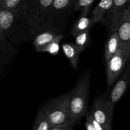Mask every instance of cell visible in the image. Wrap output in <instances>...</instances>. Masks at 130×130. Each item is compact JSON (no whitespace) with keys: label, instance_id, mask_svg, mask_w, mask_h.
I'll return each mask as SVG.
<instances>
[{"label":"cell","instance_id":"9c48e42d","mask_svg":"<svg viewBox=\"0 0 130 130\" xmlns=\"http://www.w3.org/2000/svg\"><path fill=\"white\" fill-rule=\"evenodd\" d=\"M17 52L13 43L6 38H0V73H4L12 63Z\"/></svg>","mask_w":130,"mask_h":130},{"label":"cell","instance_id":"8fae6325","mask_svg":"<svg viewBox=\"0 0 130 130\" xmlns=\"http://www.w3.org/2000/svg\"><path fill=\"white\" fill-rule=\"evenodd\" d=\"M59 33L50 30H43L34 36V46L36 51L42 52L43 50Z\"/></svg>","mask_w":130,"mask_h":130},{"label":"cell","instance_id":"7402d4cb","mask_svg":"<svg viewBox=\"0 0 130 130\" xmlns=\"http://www.w3.org/2000/svg\"><path fill=\"white\" fill-rule=\"evenodd\" d=\"M88 112V114L89 117H90V121H91V122L92 123L94 127H95V129H96V130H112V129H108V128H105V126H102V124H99V123H97V122H96V121H95V119H94L93 118L91 117V116L90 115V113H89L88 112Z\"/></svg>","mask_w":130,"mask_h":130},{"label":"cell","instance_id":"5bb4252c","mask_svg":"<svg viewBox=\"0 0 130 130\" xmlns=\"http://www.w3.org/2000/svg\"><path fill=\"white\" fill-rule=\"evenodd\" d=\"M120 48V42L117 31L112 32L105 45V60L107 62Z\"/></svg>","mask_w":130,"mask_h":130},{"label":"cell","instance_id":"52a82bcc","mask_svg":"<svg viewBox=\"0 0 130 130\" xmlns=\"http://www.w3.org/2000/svg\"><path fill=\"white\" fill-rule=\"evenodd\" d=\"M120 42V48L126 60L130 57V8L129 5L122 13L116 29Z\"/></svg>","mask_w":130,"mask_h":130},{"label":"cell","instance_id":"6da1fadb","mask_svg":"<svg viewBox=\"0 0 130 130\" xmlns=\"http://www.w3.org/2000/svg\"><path fill=\"white\" fill-rule=\"evenodd\" d=\"M0 29L3 36L15 44L29 41L36 35L25 5L14 10L0 9Z\"/></svg>","mask_w":130,"mask_h":130},{"label":"cell","instance_id":"5b68a950","mask_svg":"<svg viewBox=\"0 0 130 130\" xmlns=\"http://www.w3.org/2000/svg\"><path fill=\"white\" fill-rule=\"evenodd\" d=\"M53 0H28L25 8L36 34L43 30V24Z\"/></svg>","mask_w":130,"mask_h":130},{"label":"cell","instance_id":"d4e9b609","mask_svg":"<svg viewBox=\"0 0 130 130\" xmlns=\"http://www.w3.org/2000/svg\"><path fill=\"white\" fill-rule=\"evenodd\" d=\"M3 2V0H0V8H1V6H2Z\"/></svg>","mask_w":130,"mask_h":130},{"label":"cell","instance_id":"4fadbf2b","mask_svg":"<svg viewBox=\"0 0 130 130\" xmlns=\"http://www.w3.org/2000/svg\"><path fill=\"white\" fill-rule=\"evenodd\" d=\"M112 1L113 0H100L93 11L92 16L90 18L92 26L96 23L101 21L104 15L111 10Z\"/></svg>","mask_w":130,"mask_h":130},{"label":"cell","instance_id":"ba28073f","mask_svg":"<svg viewBox=\"0 0 130 130\" xmlns=\"http://www.w3.org/2000/svg\"><path fill=\"white\" fill-rule=\"evenodd\" d=\"M126 59L121 48L107 62V81L108 86L114 85L126 64Z\"/></svg>","mask_w":130,"mask_h":130},{"label":"cell","instance_id":"30bf717a","mask_svg":"<svg viewBox=\"0 0 130 130\" xmlns=\"http://www.w3.org/2000/svg\"><path fill=\"white\" fill-rule=\"evenodd\" d=\"M130 73L129 66H128L124 72L121 76L120 79L117 81L116 83L112 89L108 99L112 104L115 105L121 99L126 91L129 83Z\"/></svg>","mask_w":130,"mask_h":130},{"label":"cell","instance_id":"cb8c5ba5","mask_svg":"<svg viewBox=\"0 0 130 130\" xmlns=\"http://www.w3.org/2000/svg\"><path fill=\"white\" fill-rule=\"evenodd\" d=\"M86 116V123H85V127H86V130H96L95 129V127L93 125L92 123L91 122L90 119V117H89L88 114V112H86V114H85Z\"/></svg>","mask_w":130,"mask_h":130},{"label":"cell","instance_id":"7a4b0ae2","mask_svg":"<svg viewBox=\"0 0 130 130\" xmlns=\"http://www.w3.org/2000/svg\"><path fill=\"white\" fill-rule=\"evenodd\" d=\"M90 74L85 73L69 92V121L71 126L79 123L87 112L90 93Z\"/></svg>","mask_w":130,"mask_h":130},{"label":"cell","instance_id":"2e32d148","mask_svg":"<svg viewBox=\"0 0 130 130\" xmlns=\"http://www.w3.org/2000/svg\"><path fill=\"white\" fill-rule=\"evenodd\" d=\"M91 26L92 25H91V19L88 17V15L81 14L80 17L74 25L71 32L72 35L75 36L81 32L90 30Z\"/></svg>","mask_w":130,"mask_h":130},{"label":"cell","instance_id":"603a6c76","mask_svg":"<svg viewBox=\"0 0 130 130\" xmlns=\"http://www.w3.org/2000/svg\"><path fill=\"white\" fill-rule=\"evenodd\" d=\"M48 130H73L72 126L69 124L58 126H50Z\"/></svg>","mask_w":130,"mask_h":130},{"label":"cell","instance_id":"9a60e30c","mask_svg":"<svg viewBox=\"0 0 130 130\" xmlns=\"http://www.w3.org/2000/svg\"><path fill=\"white\" fill-rule=\"evenodd\" d=\"M62 48L64 54L70 61V63H71L72 67L74 69H76L77 67L79 54L81 53L77 50L74 43H63L62 46Z\"/></svg>","mask_w":130,"mask_h":130},{"label":"cell","instance_id":"d6986e66","mask_svg":"<svg viewBox=\"0 0 130 130\" xmlns=\"http://www.w3.org/2000/svg\"><path fill=\"white\" fill-rule=\"evenodd\" d=\"M63 38L62 34H58L57 36L43 50L42 52H47L52 55H56L60 51V41Z\"/></svg>","mask_w":130,"mask_h":130},{"label":"cell","instance_id":"7c38bea8","mask_svg":"<svg viewBox=\"0 0 130 130\" xmlns=\"http://www.w3.org/2000/svg\"><path fill=\"white\" fill-rule=\"evenodd\" d=\"M129 4V0H113L112 6V18L110 31H116L122 13Z\"/></svg>","mask_w":130,"mask_h":130},{"label":"cell","instance_id":"e0dca14e","mask_svg":"<svg viewBox=\"0 0 130 130\" xmlns=\"http://www.w3.org/2000/svg\"><path fill=\"white\" fill-rule=\"evenodd\" d=\"M74 37L76 38L75 46L77 48V50L81 53L85 49L90 41V30L81 32Z\"/></svg>","mask_w":130,"mask_h":130},{"label":"cell","instance_id":"4316f807","mask_svg":"<svg viewBox=\"0 0 130 130\" xmlns=\"http://www.w3.org/2000/svg\"><path fill=\"white\" fill-rule=\"evenodd\" d=\"M1 75H3V74H1V73H0V76H1Z\"/></svg>","mask_w":130,"mask_h":130},{"label":"cell","instance_id":"44dd1931","mask_svg":"<svg viewBox=\"0 0 130 130\" xmlns=\"http://www.w3.org/2000/svg\"><path fill=\"white\" fill-rule=\"evenodd\" d=\"M28 0H3L0 9L14 10L22 7L26 4Z\"/></svg>","mask_w":130,"mask_h":130},{"label":"cell","instance_id":"8992f818","mask_svg":"<svg viewBox=\"0 0 130 130\" xmlns=\"http://www.w3.org/2000/svg\"><path fill=\"white\" fill-rule=\"evenodd\" d=\"M114 105L108 98H99L94 102L88 112L99 124L108 129H112V119Z\"/></svg>","mask_w":130,"mask_h":130},{"label":"cell","instance_id":"277c9868","mask_svg":"<svg viewBox=\"0 0 130 130\" xmlns=\"http://www.w3.org/2000/svg\"><path fill=\"white\" fill-rule=\"evenodd\" d=\"M69 92L53 99L44 104L40 109L50 126L70 124Z\"/></svg>","mask_w":130,"mask_h":130},{"label":"cell","instance_id":"484cf974","mask_svg":"<svg viewBox=\"0 0 130 130\" xmlns=\"http://www.w3.org/2000/svg\"><path fill=\"white\" fill-rule=\"evenodd\" d=\"M0 38H4V37L3 36V35H2V33H1V29H0Z\"/></svg>","mask_w":130,"mask_h":130},{"label":"cell","instance_id":"ac0fdd59","mask_svg":"<svg viewBox=\"0 0 130 130\" xmlns=\"http://www.w3.org/2000/svg\"><path fill=\"white\" fill-rule=\"evenodd\" d=\"M94 1L95 0H74V11H81V14L88 15Z\"/></svg>","mask_w":130,"mask_h":130},{"label":"cell","instance_id":"ffe728a7","mask_svg":"<svg viewBox=\"0 0 130 130\" xmlns=\"http://www.w3.org/2000/svg\"><path fill=\"white\" fill-rule=\"evenodd\" d=\"M50 125L43 112L39 110L36 117L32 130H48Z\"/></svg>","mask_w":130,"mask_h":130},{"label":"cell","instance_id":"3957f363","mask_svg":"<svg viewBox=\"0 0 130 130\" xmlns=\"http://www.w3.org/2000/svg\"><path fill=\"white\" fill-rule=\"evenodd\" d=\"M74 0H53L43 24V30L59 33L63 30L67 18L74 11Z\"/></svg>","mask_w":130,"mask_h":130}]
</instances>
